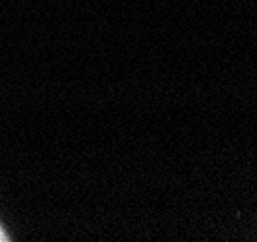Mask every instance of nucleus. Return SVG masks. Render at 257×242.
<instances>
[{"label":"nucleus","instance_id":"f257e3e1","mask_svg":"<svg viewBox=\"0 0 257 242\" xmlns=\"http://www.w3.org/2000/svg\"><path fill=\"white\" fill-rule=\"evenodd\" d=\"M2 240H8V234H6V230L0 227V242Z\"/></svg>","mask_w":257,"mask_h":242}]
</instances>
